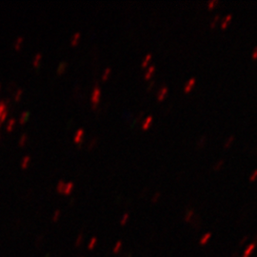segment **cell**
I'll use <instances>...</instances> for the list:
<instances>
[{"label": "cell", "mask_w": 257, "mask_h": 257, "mask_svg": "<svg viewBox=\"0 0 257 257\" xmlns=\"http://www.w3.org/2000/svg\"><path fill=\"white\" fill-rule=\"evenodd\" d=\"M22 95H23V91L20 89V90H18L16 92H15V94H14V101H15V102H19L20 100H21V98H22Z\"/></svg>", "instance_id": "obj_22"}, {"label": "cell", "mask_w": 257, "mask_h": 257, "mask_svg": "<svg viewBox=\"0 0 257 257\" xmlns=\"http://www.w3.org/2000/svg\"><path fill=\"white\" fill-rule=\"evenodd\" d=\"M223 165H224V161H223V160H220V161H218V162L214 165L213 169H214V171H218V169H220L221 168L223 167Z\"/></svg>", "instance_id": "obj_27"}, {"label": "cell", "mask_w": 257, "mask_h": 257, "mask_svg": "<svg viewBox=\"0 0 257 257\" xmlns=\"http://www.w3.org/2000/svg\"><path fill=\"white\" fill-rule=\"evenodd\" d=\"M168 91H169V89L167 88V87H164V88H162V90L159 91V94H157V101L158 102H162L164 100V98L166 97Z\"/></svg>", "instance_id": "obj_9"}, {"label": "cell", "mask_w": 257, "mask_h": 257, "mask_svg": "<svg viewBox=\"0 0 257 257\" xmlns=\"http://www.w3.org/2000/svg\"><path fill=\"white\" fill-rule=\"evenodd\" d=\"M8 115H9V111H6L1 116H0V124L2 125L4 122H6L7 118H8Z\"/></svg>", "instance_id": "obj_25"}, {"label": "cell", "mask_w": 257, "mask_h": 257, "mask_svg": "<svg viewBox=\"0 0 257 257\" xmlns=\"http://www.w3.org/2000/svg\"><path fill=\"white\" fill-rule=\"evenodd\" d=\"M159 197H160V192H156L152 197V203H156L158 201Z\"/></svg>", "instance_id": "obj_31"}, {"label": "cell", "mask_w": 257, "mask_h": 257, "mask_svg": "<svg viewBox=\"0 0 257 257\" xmlns=\"http://www.w3.org/2000/svg\"><path fill=\"white\" fill-rule=\"evenodd\" d=\"M151 60H152V54H151V53H148V54L145 56V58H144L143 62H142V64H141L142 68H143V69L147 68V67L149 66V64H150Z\"/></svg>", "instance_id": "obj_15"}, {"label": "cell", "mask_w": 257, "mask_h": 257, "mask_svg": "<svg viewBox=\"0 0 257 257\" xmlns=\"http://www.w3.org/2000/svg\"><path fill=\"white\" fill-rule=\"evenodd\" d=\"M6 111H8V104H7V102L0 101V116H1Z\"/></svg>", "instance_id": "obj_19"}, {"label": "cell", "mask_w": 257, "mask_h": 257, "mask_svg": "<svg viewBox=\"0 0 257 257\" xmlns=\"http://www.w3.org/2000/svg\"><path fill=\"white\" fill-rule=\"evenodd\" d=\"M29 119V112L28 111H23L21 115L19 117V124L20 125H25Z\"/></svg>", "instance_id": "obj_12"}, {"label": "cell", "mask_w": 257, "mask_h": 257, "mask_svg": "<svg viewBox=\"0 0 257 257\" xmlns=\"http://www.w3.org/2000/svg\"><path fill=\"white\" fill-rule=\"evenodd\" d=\"M217 4H218L217 0H212V1H209V2L208 3V8H209V10H212V9L214 8L215 5H217Z\"/></svg>", "instance_id": "obj_29"}, {"label": "cell", "mask_w": 257, "mask_h": 257, "mask_svg": "<svg viewBox=\"0 0 257 257\" xmlns=\"http://www.w3.org/2000/svg\"><path fill=\"white\" fill-rule=\"evenodd\" d=\"M231 18H232V15H231V14H228L227 16L225 17V19L223 20V22L221 23V29L225 30L226 28H227L228 25H229V23L230 22Z\"/></svg>", "instance_id": "obj_13"}, {"label": "cell", "mask_w": 257, "mask_h": 257, "mask_svg": "<svg viewBox=\"0 0 257 257\" xmlns=\"http://www.w3.org/2000/svg\"><path fill=\"white\" fill-rule=\"evenodd\" d=\"M254 249H255V244L254 243H253V244H250L248 248H247V250H246V251H245V253H244V255H246V256H248V257H250V253H253V251L254 250Z\"/></svg>", "instance_id": "obj_21"}, {"label": "cell", "mask_w": 257, "mask_h": 257, "mask_svg": "<svg viewBox=\"0 0 257 257\" xmlns=\"http://www.w3.org/2000/svg\"><path fill=\"white\" fill-rule=\"evenodd\" d=\"M15 124H16V120L14 119V118H12V119H10L7 123V126H6V131L8 132H12L13 131V128L15 127Z\"/></svg>", "instance_id": "obj_11"}, {"label": "cell", "mask_w": 257, "mask_h": 257, "mask_svg": "<svg viewBox=\"0 0 257 257\" xmlns=\"http://www.w3.org/2000/svg\"><path fill=\"white\" fill-rule=\"evenodd\" d=\"M84 136H85V131L83 130V128H79V130H77L74 136V144H76V145H79V144H81L82 141H83V139H84Z\"/></svg>", "instance_id": "obj_2"}, {"label": "cell", "mask_w": 257, "mask_h": 257, "mask_svg": "<svg viewBox=\"0 0 257 257\" xmlns=\"http://www.w3.org/2000/svg\"><path fill=\"white\" fill-rule=\"evenodd\" d=\"M193 215H194L193 210H189V212H187L186 215H185V221H186V222H189V221L192 219Z\"/></svg>", "instance_id": "obj_24"}, {"label": "cell", "mask_w": 257, "mask_h": 257, "mask_svg": "<svg viewBox=\"0 0 257 257\" xmlns=\"http://www.w3.org/2000/svg\"><path fill=\"white\" fill-rule=\"evenodd\" d=\"M233 141H234V136H233V135L230 136V137H229V139H228L227 141L225 142V144H224V148H225V149H228V148H230L231 145H232Z\"/></svg>", "instance_id": "obj_23"}, {"label": "cell", "mask_w": 257, "mask_h": 257, "mask_svg": "<svg viewBox=\"0 0 257 257\" xmlns=\"http://www.w3.org/2000/svg\"><path fill=\"white\" fill-rule=\"evenodd\" d=\"M257 179V169L251 173V175L250 176V182H254L255 180Z\"/></svg>", "instance_id": "obj_30"}, {"label": "cell", "mask_w": 257, "mask_h": 257, "mask_svg": "<svg viewBox=\"0 0 257 257\" xmlns=\"http://www.w3.org/2000/svg\"><path fill=\"white\" fill-rule=\"evenodd\" d=\"M42 58H43V55L40 53H38L34 55V57L33 59V68H35V69L38 68L41 64V62H42Z\"/></svg>", "instance_id": "obj_4"}, {"label": "cell", "mask_w": 257, "mask_h": 257, "mask_svg": "<svg viewBox=\"0 0 257 257\" xmlns=\"http://www.w3.org/2000/svg\"><path fill=\"white\" fill-rule=\"evenodd\" d=\"M243 257H248V256H246V255H243Z\"/></svg>", "instance_id": "obj_35"}, {"label": "cell", "mask_w": 257, "mask_h": 257, "mask_svg": "<svg viewBox=\"0 0 257 257\" xmlns=\"http://www.w3.org/2000/svg\"><path fill=\"white\" fill-rule=\"evenodd\" d=\"M73 189H74V183L73 182H69V183H67L65 185V188H64L63 192L66 194H70L71 192V191H73Z\"/></svg>", "instance_id": "obj_18"}, {"label": "cell", "mask_w": 257, "mask_h": 257, "mask_svg": "<svg viewBox=\"0 0 257 257\" xmlns=\"http://www.w3.org/2000/svg\"><path fill=\"white\" fill-rule=\"evenodd\" d=\"M219 19H220V15H219V14L215 15V17L213 18V20L212 21V23H210V28H212V29H213V28L215 27V26H216L217 22L219 21Z\"/></svg>", "instance_id": "obj_26"}, {"label": "cell", "mask_w": 257, "mask_h": 257, "mask_svg": "<svg viewBox=\"0 0 257 257\" xmlns=\"http://www.w3.org/2000/svg\"><path fill=\"white\" fill-rule=\"evenodd\" d=\"M154 71H155V67H154V66H150V67H149L148 71H147L146 74H145V79H146V80H150V78L152 77V75L153 73H154Z\"/></svg>", "instance_id": "obj_17"}, {"label": "cell", "mask_w": 257, "mask_h": 257, "mask_svg": "<svg viewBox=\"0 0 257 257\" xmlns=\"http://www.w3.org/2000/svg\"><path fill=\"white\" fill-rule=\"evenodd\" d=\"M30 160H32V159H30V157L29 155L24 156L21 160V163H20V167H21V169H27L30 166Z\"/></svg>", "instance_id": "obj_7"}, {"label": "cell", "mask_w": 257, "mask_h": 257, "mask_svg": "<svg viewBox=\"0 0 257 257\" xmlns=\"http://www.w3.org/2000/svg\"><path fill=\"white\" fill-rule=\"evenodd\" d=\"M101 96H102V92H101L100 87L98 85L94 86V88L91 92V102L94 108H96V106L99 104V102L101 100Z\"/></svg>", "instance_id": "obj_1"}, {"label": "cell", "mask_w": 257, "mask_h": 257, "mask_svg": "<svg viewBox=\"0 0 257 257\" xmlns=\"http://www.w3.org/2000/svg\"><path fill=\"white\" fill-rule=\"evenodd\" d=\"M210 236H212V233H210V232H208V233H206L204 236H202L201 240H200V245H205V244H207V243H208V241H209V238H210Z\"/></svg>", "instance_id": "obj_20"}, {"label": "cell", "mask_w": 257, "mask_h": 257, "mask_svg": "<svg viewBox=\"0 0 257 257\" xmlns=\"http://www.w3.org/2000/svg\"><path fill=\"white\" fill-rule=\"evenodd\" d=\"M195 82H196L195 78H191L187 82L186 85H185V87H184V91L186 92V94H188V92H189L192 90V88L195 85Z\"/></svg>", "instance_id": "obj_6"}, {"label": "cell", "mask_w": 257, "mask_h": 257, "mask_svg": "<svg viewBox=\"0 0 257 257\" xmlns=\"http://www.w3.org/2000/svg\"><path fill=\"white\" fill-rule=\"evenodd\" d=\"M64 188H65V183L63 181H59L58 184H57V191L59 192H63L64 191Z\"/></svg>", "instance_id": "obj_28"}, {"label": "cell", "mask_w": 257, "mask_h": 257, "mask_svg": "<svg viewBox=\"0 0 257 257\" xmlns=\"http://www.w3.org/2000/svg\"><path fill=\"white\" fill-rule=\"evenodd\" d=\"M28 142V135L26 134V133H24V134L21 135V137L19 138V141H18V146L19 147H24L26 144H27Z\"/></svg>", "instance_id": "obj_16"}, {"label": "cell", "mask_w": 257, "mask_h": 257, "mask_svg": "<svg viewBox=\"0 0 257 257\" xmlns=\"http://www.w3.org/2000/svg\"><path fill=\"white\" fill-rule=\"evenodd\" d=\"M1 126H2V125L0 124V130H1ZM0 138H1V133H0Z\"/></svg>", "instance_id": "obj_33"}, {"label": "cell", "mask_w": 257, "mask_h": 257, "mask_svg": "<svg viewBox=\"0 0 257 257\" xmlns=\"http://www.w3.org/2000/svg\"><path fill=\"white\" fill-rule=\"evenodd\" d=\"M23 42H24V38L22 36H19L16 38V40H15V42L13 44V48L14 50L16 51H19L20 50H21L22 46H23Z\"/></svg>", "instance_id": "obj_8"}, {"label": "cell", "mask_w": 257, "mask_h": 257, "mask_svg": "<svg viewBox=\"0 0 257 257\" xmlns=\"http://www.w3.org/2000/svg\"><path fill=\"white\" fill-rule=\"evenodd\" d=\"M0 91H1V84H0Z\"/></svg>", "instance_id": "obj_34"}, {"label": "cell", "mask_w": 257, "mask_h": 257, "mask_svg": "<svg viewBox=\"0 0 257 257\" xmlns=\"http://www.w3.org/2000/svg\"><path fill=\"white\" fill-rule=\"evenodd\" d=\"M251 57H253V60L257 59V47H256V48H255V50L253 51V55H251Z\"/></svg>", "instance_id": "obj_32"}, {"label": "cell", "mask_w": 257, "mask_h": 257, "mask_svg": "<svg viewBox=\"0 0 257 257\" xmlns=\"http://www.w3.org/2000/svg\"><path fill=\"white\" fill-rule=\"evenodd\" d=\"M152 120H153V118H152V116H148L146 119H145V121L143 122V124H142V130L143 131H147V130H149V128L151 127V125H152Z\"/></svg>", "instance_id": "obj_10"}, {"label": "cell", "mask_w": 257, "mask_h": 257, "mask_svg": "<svg viewBox=\"0 0 257 257\" xmlns=\"http://www.w3.org/2000/svg\"><path fill=\"white\" fill-rule=\"evenodd\" d=\"M81 40V33L79 32H76L75 33L73 34V36L71 38V47H76L79 44Z\"/></svg>", "instance_id": "obj_3"}, {"label": "cell", "mask_w": 257, "mask_h": 257, "mask_svg": "<svg viewBox=\"0 0 257 257\" xmlns=\"http://www.w3.org/2000/svg\"><path fill=\"white\" fill-rule=\"evenodd\" d=\"M67 68H68V64H67V62H61L57 69H56V74H57L58 76H61L65 74V71H67Z\"/></svg>", "instance_id": "obj_5"}, {"label": "cell", "mask_w": 257, "mask_h": 257, "mask_svg": "<svg viewBox=\"0 0 257 257\" xmlns=\"http://www.w3.org/2000/svg\"><path fill=\"white\" fill-rule=\"evenodd\" d=\"M111 68H107V69H105V71H103L102 76H101L102 81H107L108 79H109V78H110V76H111Z\"/></svg>", "instance_id": "obj_14"}]
</instances>
